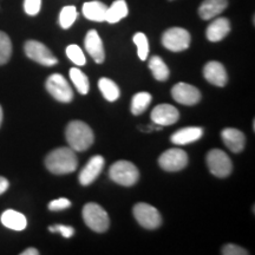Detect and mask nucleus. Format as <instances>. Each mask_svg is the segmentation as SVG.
Returning a JSON list of instances; mask_svg holds the SVG:
<instances>
[{
  "instance_id": "nucleus-1",
  "label": "nucleus",
  "mask_w": 255,
  "mask_h": 255,
  "mask_svg": "<svg viewBox=\"0 0 255 255\" xmlns=\"http://www.w3.org/2000/svg\"><path fill=\"white\" fill-rule=\"evenodd\" d=\"M47 170L56 175L73 173L78 167L76 151L68 146H60L52 150L45 158Z\"/></svg>"
},
{
  "instance_id": "nucleus-2",
  "label": "nucleus",
  "mask_w": 255,
  "mask_h": 255,
  "mask_svg": "<svg viewBox=\"0 0 255 255\" xmlns=\"http://www.w3.org/2000/svg\"><path fill=\"white\" fill-rule=\"evenodd\" d=\"M66 141L75 151H85L94 144V131L87 123L82 121H72L65 130Z\"/></svg>"
},
{
  "instance_id": "nucleus-3",
  "label": "nucleus",
  "mask_w": 255,
  "mask_h": 255,
  "mask_svg": "<svg viewBox=\"0 0 255 255\" xmlns=\"http://www.w3.org/2000/svg\"><path fill=\"white\" fill-rule=\"evenodd\" d=\"M83 220L89 228L96 233H104L110 225L109 215L100 205L95 202L87 203L83 208Z\"/></svg>"
},
{
  "instance_id": "nucleus-4",
  "label": "nucleus",
  "mask_w": 255,
  "mask_h": 255,
  "mask_svg": "<svg viewBox=\"0 0 255 255\" xmlns=\"http://www.w3.org/2000/svg\"><path fill=\"white\" fill-rule=\"evenodd\" d=\"M109 176L115 183L131 187L138 181V169L129 161H117L109 169Z\"/></svg>"
},
{
  "instance_id": "nucleus-5",
  "label": "nucleus",
  "mask_w": 255,
  "mask_h": 255,
  "mask_svg": "<svg viewBox=\"0 0 255 255\" xmlns=\"http://www.w3.org/2000/svg\"><path fill=\"white\" fill-rule=\"evenodd\" d=\"M207 165L214 176L223 178L231 175L233 164L229 156L220 149H213L207 154Z\"/></svg>"
},
{
  "instance_id": "nucleus-6",
  "label": "nucleus",
  "mask_w": 255,
  "mask_h": 255,
  "mask_svg": "<svg viewBox=\"0 0 255 255\" xmlns=\"http://www.w3.org/2000/svg\"><path fill=\"white\" fill-rule=\"evenodd\" d=\"M190 33L182 27H171L162 36V44L165 49L173 52H181L190 45Z\"/></svg>"
},
{
  "instance_id": "nucleus-7",
  "label": "nucleus",
  "mask_w": 255,
  "mask_h": 255,
  "mask_svg": "<svg viewBox=\"0 0 255 255\" xmlns=\"http://www.w3.org/2000/svg\"><path fill=\"white\" fill-rule=\"evenodd\" d=\"M46 90L57 101L70 103L73 100V91L69 82L59 73H53L46 81Z\"/></svg>"
},
{
  "instance_id": "nucleus-8",
  "label": "nucleus",
  "mask_w": 255,
  "mask_h": 255,
  "mask_svg": "<svg viewBox=\"0 0 255 255\" xmlns=\"http://www.w3.org/2000/svg\"><path fill=\"white\" fill-rule=\"evenodd\" d=\"M133 216L136 221L145 229H156L162 225V216L158 210L148 203L139 202L133 207Z\"/></svg>"
},
{
  "instance_id": "nucleus-9",
  "label": "nucleus",
  "mask_w": 255,
  "mask_h": 255,
  "mask_svg": "<svg viewBox=\"0 0 255 255\" xmlns=\"http://www.w3.org/2000/svg\"><path fill=\"white\" fill-rule=\"evenodd\" d=\"M24 50L28 58L44 66H53L58 63L52 51L40 41L27 40L24 45Z\"/></svg>"
},
{
  "instance_id": "nucleus-10",
  "label": "nucleus",
  "mask_w": 255,
  "mask_h": 255,
  "mask_svg": "<svg viewBox=\"0 0 255 255\" xmlns=\"http://www.w3.org/2000/svg\"><path fill=\"white\" fill-rule=\"evenodd\" d=\"M158 164L165 171H180L187 167L188 155L182 149H169L159 156Z\"/></svg>"
},
{
  "instance_id": "nucleus-11",
  "label": "nucleus",
  "mask_w": 255,
  "mask_h": 255,
  "mask_svg": "<svg viewBox=\"0 0 255 255\" xmlns=\"http://www.w3.org/2000/svg\"><path fill=\"white\" fill-rule=\"evenodd\" d=\"M171 96L177 103L183 105H195L201 101V92L197 88L187 83H177L171 89Z\"/></svg>"
},
{
  "instance_id": "nucleus-12",
  "label": "nucleus",
  "mask_w": 255,
  "mask_h": 255,
  "mask_svg": "<svg viewBox=\"0 0 255 255\" xmlns=\"http://www.w3.org/2000/svg\"><path fill=\"white\" fill-rule=\"evenodd\" d=\"M180 119V113L170 104H159L151 111V121L155 126L167 127L175 124Z\"/></svg>"
},
{
  "instance_id": "nucleus-13",
  "label": "nucleus",
  "mask_w": 255,
  "mask_h": 255,
  "mask_svg": "<svg viewBox=\"0 0 255 255\" xmlns=\"http://www.w3.org/2000/svg\"><path fill=\"white\" fill-rule=\"evenodd\" d=\"M105 161L103 156L95 155L89 159V162L85 164V167L82 169L81 174H79V182L83 186H89L94 181L100 176V174L103 170Z\"/></svg>"
},
{
  "instance_id": "nucleus-14",
  "label": "nucleus",
  "mask_w": 255,
  "mask_h": 255,
  "mask_svg": "<svg viewBox=\"0 0 255 255\" xmlns=\"http://www.w3.org/2000/svg\"><path fill=\"white\" fill-rule=\"evenodd\" d=\"M203 76L210 84L215 85V87L222 88L228 82L227 71H226L225 66L216 60H212L206 64V66L203 68Z\"/></svg>"
},
{
  "instance_id": "nucleus-15",
  "label": "nucleus",
  "mask_w": 255,
  "mask_h": 255,
  "mask_svg": "<svg viewBox=\"0 0 255 255\" xmlns=\"http://www.w3.org/2000/svg\"><path fill=\"white\" fill-rule=\"evenodd\" d=\"M85 50L97 64H102L105 59V51L100 34L96 30H90L85 36L84 40Z\"/></svg>"
},
{
  "instance_id": "nucleus-16",
  "label": "nucleus",
  "mask_w": 255,
  "mask_h": 255,
  "mask_svg": "<svg viewBox=\"0 0 255 255\" xmlns=\"http://www.w3.org/2000/svg\"><path fill=\"white\" fill-rule=\"evenodd\" d=\"M221 138L226 146L235 154L241 152L245 149L246 144V136L240 130L235 129V128H226L222 130Z\"/></svg>"
},
{
  "instance_id": "nucleus-17",
  "label": "nucleus",
  "mask_w": 255,
  "mask_h": 255,
  "mask_svg": "<svg viewBox=\"0 0 255 255\" xmlns=\"http://www.w3.org/2000/svg\"><path fill=\"white\" fill-rule=\"evenodd\" d=\"M203 136V129L200 127H187L177 130L171 135V142L175 145H186L190 143L199 141Z\"/></svg>"
},
{
  "instance_id": "nucleus-18",
  "label": "nucleus",
  "mask_w": 255,
  "mask_h": 255,
  "mask_svg": "<svg viewBox=\"0 0 255 255\" xmlns=\"http://www.w3.org/2000/svg\"><path fill=\"white\" fill-rule=\"evenodd\" d=\"M229 32H231V23L227 18L222 17L215 19L212 24H209V26L207 27L206 36L209 41L216 43L227 37Z\"/></svg>"
},
{
  "instance_id": "nucleus-19",
  "label": "nucleus",
  "mask_w": 255,
  "mask_h": 255,
  "mask_svg": "<svg viewBox=\"0 0 255 255\" xmlns=\"http://www.w3.org/2000/svg\"><path fill=\"white\" fill-rule=\"evenodd\" d=\"M228 6V0H205L199 7V14L203 20H210L222 13Z\"/></svg>"
},
{
  "instance_id": "nucleus-20",
  "label": "nucleus",
  "mask_w": 255,
  "mask_h": 255,
  "mask_svg": "<svg viewBox=\"0 0 255 255\" xmlns=\"http://www.w3.org/2000/svg\"><path fill=\"white\" fill-rule=\"evenodd\" d=\"M0 220H1V223L6 228L12 229V231H24L27 226V221L25 215L17 212V210H6V212L2 213Z\"/></svg>"
},
{
  "instance_id": "nucleus-21",
  "label": "nucleus",
  "mask_w": 255,
  "mask_h": 255,
  "mask_svg": "<svg viewBox=\"0 0 255 255\" xmlns=\"http://www.w3.org/2000/svg\"><path fill=\"white\" fill-rule=\"evenodd\" d=\"M107 11H108V6L103 4L102 1H89L85 2L83 5V14L84 17L89 19V20L92 21H105V17H107Z\"/></svg>"
},
{
  "instance_id": "nucleus-22",
  "label": "nucleus",
  "mask_w": 255,
  "mask_h": 255,
  "mask_svg": "<svg viewBox=\"0 0 255 255\" xmlns=\"http://www.w3.org/2000/svg\"><path fill=\"white\" fill-rule=\"evenodd\" d=\"M128 13H129V8H128L126 0H116L110 7H108L105 21L110 24H116L123 18H126Z\"/></svg>"
},
{
  "instance_id": "nucleus-23",
  "label": "nucleus",
  "mask_w": 255,
  "mask_h": 255,
  "mask_svg": "<svg viewBox=\"0 0 255 255\" xmlns=\"http://www.w3.org/2000/svg\"><path fill=\"white\" fill-rule=\"evenodd\" d=\"M149 68L151 70L152 76L156 81L159 82H164L169 78V68L167 66V64L163 62V59L158 56H152L150 60H149Z\"/></svg>"
},
{
  "instance_id": "nucleus-24",
  "label": "nucleus",
  "mask_w": 255,
  "mask_h": 255,
  "mask_svg": "<svg viewBox=\"0 0 255 255\" xmlns=\"http://www.w3.org/2000/svg\"><path fill=\"white\" fill-rule=\"evenodd\" d=\"M98 88H100L102 95L104 96L107 101L115 102L120 98V88L117 87L116 83L109 78H101L100 82H98Z\"/></svg>"
},
{
  "instance_id": "nucleus-25",
  "label": "nucleus",
  "mask_w": 255,
  "mask_h": 255,
  "mask_svg": "<svg viewBox=\"0 0 255 255\" xmlns=\"http://www.w3.org/2000/svg\"><path fill=\"white\" fill-rule=\"evenodd\" d=\"M69 76L79 94L87 95L89 92V89H90V84H89V79L87 77V75L83 71H81L79 69L72 68L70 69Z\"/></svg>"
},
{
  "instance_id": "nucleus-26",
  "label": "nucleus",
  "mask_w": 255,
  "mask_h": 255,
  "mask_svg": "<svg viewBox=\"0 0 255 255\" xmlns=\"http://www.w3.org/2000/svg\"><path fill=\"white\" fill-rule=\"evenodd\" d=\"M151 102V95L149 92H138L132 97L131 113L133 115H141L148 109Z\"/></svg>"
},
{
  "instance_id": "nucleus-27",
  "label": "nucleus",
  "mask_w": 255,
  "mask_h": 255,
  "mask_svg": "<svg viewBox=\"0 0 255 255\" xmlns=\"http://www.w3.org/2000/svg\"><path fill=\"white\" fill-rule=\"evenodd\" d=\"M77 19V9L75 6L69 5L62 8L59 14V24L64 30H68L73 25Z\"/></svg>"
},
{
  "instance_id": "nucleus-28",
  "label": "nucleus",
  "mask_w": 255,
  "mask_h": 255,
  "mask_svg": "<svg viewBox=\"0 0 255 255\" xmlns=\"http://www.w3.org/2000/svg\"><path fill=\"white\" fill-rule=\"evenodd\" d=\"M12 55L11 39L5 32L0 31V65H4L9 60Z\"/></svg>"
},
{
  "instance_id": "nucleus-29",
  "label": "nucleus",
  "mask_w": 255,
  "mask_h": 255,
  "mask_svg": "<svg viewBox=\"0 0 255 255\" xmlns=\"http://www.w3.org/2000/svg\"><path fill=\"white\" fill-rule=\"evenodd\" d=\"M133 43L137 46V53L141 60H146L149 55V41L148 38L142 32H137L133 36Z\"/></svg>"
},
{
  "instance_id": "nucleus-30",
  "label": "nucleus",
  "mask_w": 255,
  "mask_h": 255,
  "mask_svg": "<svg viewBox=\"0 0 255 255\" xmlns=\"http://www.w3.org/2000/svg\"><path fill=\"white\" fill-rule=\"evenodd\" d=\"M66 56H68V58L71 62H73L78 66L85 65V63H87V59H85V56L83 53L82 49L78 45H75V44L66 47Z\"/></svg>"
},
{
  "instance_id": "nucleus-31",
  "label": "nucleus",
  "mask_w": 255,
  "mask_h": 255,
  "mask_svg": "<svg viewBox=\"0 0 255 255\" xmlns=\"http://www.w3.org/2000/svg\"><path fill=\"white\" fill-rule=\"evenodd\" d=\"M41 8V0H24V9L28 15H37Z\"/></svg>"
},
{
  "instance_id": "nucleus-32",
  "label": "nucleus",
  "mask_w": 255,
  "mask_h": 255,
  "mask_svg": "<svg viewBox=\"0 0 255 255\" xmlns=\"http://www.w3.org/2000/svg\"><path fill=\"white\" fill-rule=\"evenodd\" d=\"M71 207V201L68 200V199H57V200H53L51 201L49 203V209L51 212H60V210H65Z\"/></svg>"
},
{
  "instance_id": "nucleus-33",
  "label": "nucleus",
  "mask_w": 255,
  "mask_h": 255,
  "mask_svg": "<svg viewBox=\"0 0 255 255\" xmlns=\"http://www.w3.org/2000/svg\"><path fill=\"white\" fill-rule=\"evenodd\" d=\"M49 231L51 233H60V234L66 239L73 237V234H75V229L70 227V226H64V225L51 226V227H49Z\"/></svg>"
},
{
  "instance_id": "nucleus-34",
  "label": "nucleus",
  "mask_w": 255,
  "mask_h": 255,
  "mask_svg": "<svg viewBox=\"0 0 255 255\" xmlns=\"http://www.w3.org/2000/svg\"><path fill=\"white\" fill-rule=\"evenodd\" d=\"M222 254H225V255H247L248 252L245 250V248L237 246V245L229 244V245H226V246L222 248Z\"/></svg>"
},
{
  "instance_id": "nucleus-35",
  "label": "nucleus",
  "mask_w": 255,
  "mask_h": 255,
  "mask_svg": "<svg viewBox=\"0 0 255 255\" xmlns=\"http://www.w3.org/2000/svg\"><path fill=\"white\" fill-rule=\"evenodd\" d=\"M8 186H9L8 181L6 180L5 177L0 176V195H1V194H4L5 191L8 189Z\"/></svg>"
},
{
  "instance_id": "nucleus-36",
  "label": "nucleus",
  "mask_w": 255,
  "mask_h": 255,
  "mask_svg": "<svg viewBox=\"0 0 255 255\" xmlns=\"http://www.w3.org/2000/svg\"><path fill=\"white\" fill-rule=\"evenodd\" d=\"M39 254V252H38L36 248H27L26 251H24L21 255H38Z\"/></svg>"
},
{
  "instance_id": "nucleus-37",
  "label": "nucleus",
  "mask_w": 255,
  "mask_h": 255,
  "mask_svg": "<svg viewBox=\"0 0 255 255\" xmlns=\"http://www.w3.org/2000/svg\"><path fill=\"white\" fill-rule=\"evenodd\" d=\"M1 122H2V109L1 107H0V126H1Z\"/></svg>"
}]
</instances>
